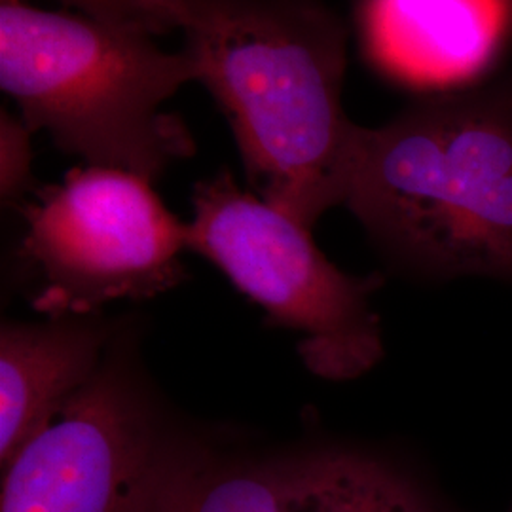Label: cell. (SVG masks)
<instances>
[{
    "label": "cell",
    "instance_id": "obj_1",
    "mask_svg": "<svg viewBox=\"0 0 512 512\" xmlns=\"http://www.w3.org/2000/svg\"><path fill=\"white\" fill-rule=\"evenodd\" d=\"M184 46L256 196L308 228L346 202L361 126L344 109L348 31L330 0H179Z\"/></svg>",
    "mask_w": 512,
    "mask_h": 512
},
{
    "label": "cell",
    "instance_id": "obj_2",
    "mask_svg": "<svg viewBox=\"0 0 512 512\" xmlns=\"http://www.w3.org/2000/svg\"><path fill=\"white\" fill-rule=\"evenodd\" d=\"M433 277L512 281V82L437 92L359 131L346 202Z\"/></svg>",
    "mask_w": 512,
    "mask_h": 512
},
{
    "label": "cell",
    "instance_id": "obj_3",
    "mask_svg": "<svg viewBox=\"0 0 512 512\" xmlns=\"http://www.w3.org/2000/svg\"><path fill=\"white\" fill-rule=\"evenodd\" d=\"M200 63L183 44L71 12L0 4V88L33 133L86 165L116 167L156 181L192 156L194 141L164 105Z\"/></svg>",
    "mask_w": 512,
    "mask_h": 512
},
{
    "label": "cell",
    "instance_id": "obj_4",
    "mask_svg": "<svg viewBox=\"0 0 512 512\" xmlns=\"http://www.w3.org/2000/svg\"><path fill=\"white\" fill-rule=\"evenodd\" d=\"M188 249L211 260L279 327L300 334L298 353L315 376L348 382L384 355L370 296L378 275L338 270L311 228L219 173L196 184Z\"/></svg>",
    "mask_w": 512,
    "mask_h": 512
},
{
    "label": "cell",
    "instance_id": "obj_5",
    "mask_svg": "<svg viewBox=\"0 0 512 512\" xmlns=\"http://www.w3.org/2000/svg\"><path fill=\"white\" fill-rule=\"evenodd\" d=\"M19 253L37 275L33 304L54 321L143 300L183 279L188 224L126 169L84 165L25 205Z\"/></svg>",
    "mask_w": 512,
    "mask_h": 512
},
{
    "label": "cell",
    "instance_id": "obj_6",
    "mask_svg": "<svg viewBox=\"0 0 512 512\" xmlns=\"http://www.w3.org/2000/svg\"><path fill=\"white\" fill-rule=\"evenodd\" d=\"M183 450L112 366L2 467L0 512H156Z\"/></svg>",
    "mask_w": 512,
    "mask_h": 512
},
{
    "label": "cell",
    "instance_id": "obj_7",
    "mask_svg": "<svg viewBox=\"0 0 512 512\" xmlns=\"http://www.w3.org/2000/svg\"><path fill=\"white\" fill-rule=\"evenodd\" d=\"M370 59L391 78L439 92L480 82L512 37V0H363Z\"/></svg>",
    "mask_w": 512,
    "mask_h": 512
},
{
    "label": "cell",
    "instance_id": "obj_8",
    "mask_svg": "<svg viewBox=\"0 0 512 512\" xmlns=\"http://www.w3.org/2000/svg\"><path fill=\"white\" fill-rule=\"evenodd\" d=\"M103 332L82 321L4 325L0 332V465L18 454L101 368Z\"/></svg>",
    "mask_w": 512,
    "mask_h": 512
},
{
    "label": "cell",
    "instance_id": "obj_9",
    "mask_svg": "<svg viewBox=\"0 0 512 512\" xmlns=\"http://www.w3.org/2000/svg\"><path fill=\"white\" fill-rule=\"evenodd\" d=\"M281 512H435L385 461L325 450L283 461Z\"/></svg>",
    "mask_w": 512,
    "mask_h": 512
},
{
    "label": "cell",
    "instance_id": "obj_10",
    "mask_svg": "<svg viewBox=\"0 0 512 512\" xmlns=\"http://www.w3.org/2000/svg\"><path fill=\"white\" fill-rule=\"evenodd\" d=\"M283 461H220L183 450L156 512H281Z\"/></svg>",
    "mask_w": 512,
    "mask_h": 512
},
{
    "label": "cell",
    "instance_id": "obj_11",
    "mask_svg": "<svg viewBox=\"0 0 512 512\" xmlns=\"http://www.w3.org/2000/svg\"><path fill=\"white\" fill-rule=\"evenodd\" d=\"M27 2V0H10ZM74 10V14L103 21L110 25L135 27L152 35L181 27L179 0H57Z\"/></svg>",
    "mask_w": 512,
    "mask_h": 512
},
{
    "label": "cell",
    "instance_id": "obj_12",
    "mask_svg": "<svg viewBox=\"0 0 512 512\" xmlns=\"http://www.w3.org/2000/svg\"><path fill=\"white\" fill-rule=\"evenodd\" d=\"M33 131L6 109L0 112V194L4 202L19 200L33 184Z\"/></svg>",
    "mask_w": 512,
    "mask_h": 512
}]
</instances>
